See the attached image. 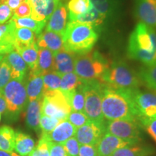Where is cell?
Returning <instances> with one entry per match:
<instances>
[{"mask_svg":"<svg viewBox=\"0 0 156 156\" xmlns=\"http://www.w3.org/2000/svg\"><path fill=\"white\" fill-rule=\"evenodd\" d=\"M101 106L105 119H126L139 122L140 116L128 89H116L106 85L103 90Z\"/></svg>","mask_w":156,"mask_h":156,"instance_id":"obj_1","label":"cell"},{"mask_svg":"<svg viewBox=\"0 0 156 156\" xmlns=\"http://www.w3.org/2000/svg\"><path fill=\"white\" fill-rule=\"evenodd\" d=\"M127 56L145 65L156 62V30L139 23L129 37Z\"/></svg>","mask_w":156,"mask_h":156,"instance_id":"obj_2","label":"cell"},{"mask_svg":"<svg viewBox=\"0 0 156 156\" xmlns=\"http://www.w3.org/2000/svg\"><path fill=\"white\" fill-rule=\"evenodd\" d=\"M64 48L75 54L90 51L99 38L94 25L69 21L64 34Z\"/></svg>","mask_w":156,"mask_h":156,"instance_id":"obj_3","label":"cell"},{"mask_svg":"<svg viewBox=\"0 0 156 156\" xmlns=\"http://www.w3.org/2000/svg\"><path fill=\"white\" fill-rule=\"evenodd\" d=\"M110 67L106 58L98 51L76 54L75 73L83 80L102 82Z\"/></svg>","mask_w":156,"mask_h":156,"instance_id":"obj_4","label":"cell"},{"mask_svg":"<svg viewBox=\"0 0 156 156\" xmlns=\"http://www.w3.org/2000/svg\"><path fill=\"white\" fill-rule=\"evenodd\" d=\"M103 83L116 89L139 88L142 85L138 74L135 73L125 62L116 60L111 64Z\"/></svg>","mask_w":156,"mask_h":156,"instance_id":"obj_5","label":"cell"},{"mask_svg":"<svg viewBox=\"0 0 156 156\" xmlns=\"http://www.w3.org/2000/svg\"><path fill=\"white\" fill-rule=\"evenodd\" d=\"M106 85V84L98 80H83V82L85 93L84 113L90 121L102 124H106L101 106L103 90Z\"/></svg>","mask_w":156,"mask_h":156,"instance_id":"obj_6","label":"cell"},{"mask_svg":"<svg viewBox=\"0 0 156 156\" xmlns=\"http://www.w3.org/2000/svg\"><path fill=\"white\" fill-rule=\"evenodd\" d=\"M72 108L67 95L59 89L44 93L41 114L59 120L67 119Z\"/></svg>","mask_w":156,"mask_h":156,"instance_id":"obj_7","label":"cell"},{"mask_svg":"<svg viewBox=\"0 0 156 156\" xmlns=\"http://www.w3.org/2000/svg\"><path fill=\"white\" fill-rule=\"evenodd\" d=\"M1 91L7 103V109L14 115H18L28 104L25 80L12 79Z\"/></svg>","mask_w":156,"mask_h":156,"instance_id":"obj_8","label":"cell"},{"mask_svg":"<svg viewBox=\"0 0 156 156\" xmlns=\"http://www.w3.org/2000/svg\"><path fill=\"white\" fill-rule=\"evenodd\" d=\"M142 126L139 122L119 119L106 122V132L121 139L138 144L142 141Z\"/></svg>","mask_w":156,"mask_h":156,"instance_id":"obj_9","label":"cell"},{"mask_svg":"<svg viewBox=\"0 0 156 156\" xmlns=\"http://www.w3.org/2000/svg\"><path fill=\"white\" fill-rule=\"evenodd\" d=\"M128 90L140 119L156 117V92L140 90L139 88Z\"/></svg>","mask_w":156,"mask_h":156,"instance_id":"obj_10","label":"cell"},{"mask_svg":"<svg viewBox=\"0 0 156 156\" xmlns=\"http://www.w3.org/2000/svg\"><path fill=\"white\" fill-rule=\"evenodd\" d=\"M106 132V124L90 120L87 124L77 128L75 136L80 145L95 146Z\"/></svg>","mask_w":156,"mask_h":156,"instance_id":"obj_11","label":"cell"},{"mask_svg":"<svg viewBox=\"0 0 156 156\" xmlns=\"http://www.w3.org/2000/svg\"><path fill=\"white\" fill-rule=\"evenodd\" d=\"M134 15L140 23L156 28V0H134Z\"/></svg>","mask_w":156,"mask_h":156,"instance_id":"obj_12","label":"cell"},{"mask_svg":"<svg viewBox=\"0 0 156 156\" xmlns=\"http://www.w3.org/2000/svg\"><path fill=\"white\" fill-rule=\"evenodd\" d=\"M132 145L134 143L106 132L98 142L95 147L98 156H111L116 150Z\"/></svg>","mask_w":156,"mask_h":156,"instance_id":"obj_13","label":"cell"},{"mask_svg":"<svg viewBox=\"0 0 156 156\" xmlns=\"http://www.w3.org/2000/svg\"><path fill=\"white\" fill-rule=\"evenodd\" d=\"M31 7L30 17L36 21L47 22L60 0H27Z\"/></svg>","mask_w":156,"mask_h":156,"instance_id":"obj_14","label":"cell"},{"mask_svg":"<svg viewBox=\"0 0 156 156\" xmlns=\"http://www.w3.org/2000/svg\"><path fill=\"white\" fill-rule=\"evenodd\" d=\"M68 15L67 5L63 2H59L46 23V30L53 31L64 36L67 24Z\"/></svg>","mask_w":156,"mask_h":156,"instance_id":"obj_15","label":"cell"},{"mask_svg":"<svg viewBox=\"0 0 156 156\" xmlns=\"http://www.w3.org/2000/svg\"><path fill=\"white\" fill-rule=\"evenodd\" d=\"M76 54L69 51L62 49L54 53V71L60 75L75 73Z\"/></svg>","mask_w":156,"mask_h":156,"instance_id":"obj_16","label":"cell"},{"mask_svg":"<svg viewBox=\"0 0 156 156\" xmlns=\"http://www.w3.org/2000/svg\"><path fill=\"white\" fill-rule=\"evenodd\" d=\"M4 58L10 68L12 79L25 80L28 67L18 52L13 49L5 54Z\"/></svg>","mask_w":156,"mask_h":156,"instance_id":"obj_17","label":"cell"},{"mask_svg":"<svg viewBox=\"0 0 156 156\" xmlns=\"http://www.w3.org/2000/svg\"><path fill=\"white\" fill-rule=\"evenodd\" d=\"M77 128L75 127L67 119L62 120L48 134H41L48 141L61 143L67 141L69 138L75 136Z\"/></svg>","mask_w":156,"mask_h":156,"instance_id":"obj_18","label":"cell"},{"mask_svg":"<svg viewBox=\"0 0 156 156\" xmlns=\"http://www.w3.org/2000/svg\"><path fill=\"white\" fill-rule=\"evenodd\" d=\"M38 48H46L53 53L64 49V38L57 33L45 30L38 35L36 40Z\"/></svg>","mask_w":156,"mask_h":156,"instance_id":"obj_19","label":"cell"},{"mask_svg":"<svg viewBox=\"0 0 156 156\" xmlns=\"http://www.w3.org/2000/svg\"><path fill=\"white\" fill-rule=\"evenodd\" d=\"M43 98L29 101L27 104L28 106L25 112V123L27 126L36 132L40 129V118L41 115Z\"/></svg>","mask_w":156,"mask_h":156,"instance_id":"obj_20","label":"cell"},{"mask_svg":"<svg viewBox=\"0 0 156 156\" xmlns=\"http://www.w3.org/2000/svg\"><path fill=\"white\" fill-rule=\"evenodd\" d=\"M28 101H34L44 97V81L42 75L30 71L27 81H25Z\"/></svg>","mask_w":156,"mask_h":156,"instance_id":"obj_21","label":"cell"},{"mask_svg":"<svg viewBox=\"0 0 156 156\" xmlns=\"http://www.w3.org/2000/svg\"><path fill=\"white\" fill-rule=\"evenodd\" d=\"M51 71H54V53L46 48H39L36 68L31 72L44 75Z\"/></svg>","mask_w":156,"mask_h":156,"instance_id":"obj_22","label":"cell"},{"mask_svg":"<svg viewBox=\"0 0 156 156\" xmlns=\"http://www.w3.org/2000/svg\"><path fill=\"white\" fill-rule=\"evenodd\" d=\"M138 144L116 150L111 156H151L155 153V150L151 146Z\"/></svg>","mask_w":156,"mask_h":156,"instance_id":"obj_23","label":"cell"},{"mask_svg":"<svg viewBox=\"0 0 156 156\" xmlns=\"http://www.w3.org/2000/svg\"><path fill=\"white\" fill-rule=\"evenodd\" d=\"M36 147L34 140L21 131L15 132V151L21 156H28Z\"/></svg>","mask_w":156,"mask_h":156,"instance_id":"obj_24","label":"cell"},{"mask_svg":"<svg viewBox=\"0 0 156 156\" xmlns=\"http://www.w3.org/2000/svg\"><path fill=\"white\" fill-rule=\"evenodd\" d=\"M69 21L71 22H77L80 23H85L94 25L96 28H98L104 22L105 18L100 13L92 7L91 9L84 14L78 15H69Z\"/></svg>","mask_w":156,"mask_h":156,"instance_id":"obj_25","label":"cell"},{"mask_svg":"<svg viewBox=\"0 0 156 156\" xmlns=\"http://www.w3.org/2000/svg\"><path fill=\"white\" fill-rule=\"evenodd\" d=\"M90 2L105 20L112 18L118 10L119 4L117 0H90Z\"/></svg>","mask_w":156,"mask_h":156,"instance_id":"obj_26","label":"cell"},{"mask_svg":"<svg viewBox=\"0 0 156 156\" xmlns=\"http://www.w3.org/2000/svg\"><path fill=\"white\" fill-rule=\"evenodd\" d=\"M38 46L35 41L28 46L16 50L22 56L30 70H34L36 68L38 58Z\"/></svg>","mask_w":156,"mask_h":156,"instance_id":"obj_27","label":"cell"},{"mask_svg":"<svg viewBox=\"0 0 156 156\" xmlns=\"http://www.w3.org/2000/svg\"><path fill=\"white\" fill-rule=\"evenodd\" d=\"M138 76L142 84L156 92V62L140 68Z\"/></svg>","mask_w":156,"mask_h":156,"instance_id":"obj_28","label":"cell"},{"mask_svg":"<svg viewBox=\"0 0 156 156\" xmlns=\"http://www.w3.org/2000/svg\"><path fill=\"white\" fill-rule=\"evenodd\" d=\"M15 132L9 126L0 127V150L11 153L15 150Z\"/></svg>","mask_w":156,"mask_h":156,"instance_id":"obj_29","label":"cell"},{"mask_svg":"<svg viewBox=\"0 0 156 156\" xmlns=\"http://www.w3.org/2000/svg\"><path fill=\"white\" fill-rule=\"evenodd\" d=\"M14 48H19L28 46L36 41V34L26 28H16L15 30Z\"/></svg>","mask_w":156,"mask_h":156,"instance_id":"obj_30","label":"cell"},{"mask_svg":"<svg viewBox=\"0 0 156 156\" xmlns=\"http://www.w3.org/2000/svg\"><path fill=\"white\" fill-rule=\"evenodd\" d=\"M14 21L16 28H26L33 30L36 36L41 34L44 30L45 25H46V21H36L30 17H17L13 15L11 18Z\"/></svg>","mask_w":156,"mask_h":156,"instance_id":"obj_31","label":"cell"},{"mask_svg":"<svg viewBox=\"0 0 156 156\" xmlns=\"http://www.w3.org/2000/svg\"><path fill=\"white\" fill-rule=\"evenodd\" d=\"M67 95L72 111L79 112H84L85 107V93L83 87V83L77 87L70 92H63Z\"/></svg>","mask_w":156,"mask_h":156,"instance_id":"obj_32","label":"cell"},{"mask_svg":"<svg viewBox=\"0 0 156 156\" xmlns=\"http://www.w3.org/2000/svg\"><path fill=\"white\" fill-rule=\"evenodd\" d=\"M83 83V80L75 73L65 74L62 76L59 90L62 92H70L77 89Z\"/></svg>","mask_w":156,"mask_h":156,"instance_id":"obj_33","label":"cell"},{"mask_svg":"<svg viewBox=\"0 0 156 156\" xmlns=\"http://www.w3.org/2000/svg\"><path fill=\"white\" fill-rule=\"evenodd\" d=\"M16 28L14 21H8L7 23L0 25V44L12 45L14 46L15 30Z\"/></svg>","mask_w":156,"mask_h":156,"instance_id":"obj_34","label":"cell"},{"mask_svg":"<svg viewBox=\"0 0 156 156\" xmlns=\"http://www.w3.org/2000/svg\"><path fill=\"white\" fill-rule=\"evenodd\" d=\"M92 7L90 0H69L67 5L69 15L84 14L89 11Z\"/></svg>","mask_w":156,"mask_h":156,"instance_id":"obj_35","label":"cell"},{"mask_svg":"<svg viewBox=\"0 0 156 156\" xmlns=\"http://www.w3.org/2000/svg\"><path fill=\"white\" fill-rule=\"evenodd\" d=\"M62 75L55 71H51L42 75L44 81V93L48 90L59 89Z\"/></svg>","mask_w":156,"mask_h":156,"instance_id":"obj_36","label":"cell"},{"mask_svg":"<svg viewBox=\"0 0 156 156\" xmlns=\"http://www.w3.org/2000/svg\"><path fill=\"white\" fill-rule=\"evenodd\" d=\"M60 122L61 120L58 119L41 114L40 118V129H41V134H48L53 131Z\"/></svg>","mask_w":156,"mask_h":156,"instance_id":"obj_37","label":"cell"},{"mask_svg":"<svg viewBox=\"0 0 156 156\" xmlns=\"http://www.w3.org/2000/svg\"><path fill=\"white\" fill-rule=\"evenodd\" d=\"M67 120L76 128L80 127L90 121L89 118L85 113L75 112V111H71V112L68 115Z\"/></svg>","mask_w":156,"mask_h":156,"instance_id":"obj_38","label":"cell"},{"mask_svg":"<svg viewBox=\"0 0 156 156\" xmlns=\"http://www.w3.org/2000/svg\"><path fill=\"white\" fill-rule=\"evenodd\" d=\"M139 122L142 127L145 129L147 134L156 142V117H153V118L142 117L140 119Z\"/></svg>","mask_w":156,"mask_h":156,"instance_id":"obj_39","label":"cell"},{"mask_svg":"<svg viewBox=\"0 0 156 156\" xmlns=\"http://www.w3.org/2000/svg\"><path fill=\"white\" fill-rule=\"evenodd\" d=\"M48 142L44 136H41L38 145L28 156H49Z\"/></svg>","mask_w":156,"mask_h":156,"instance_id":"obj_40","label":"cell"},{"mask_svg":"<svg viewBox=\"0 0 156 156\" xmlns=\"http://www.w3.org/2000/svg\"><path fill=\"white\" fill-rule=\"evenodd\" d=\"M12 80L11 70L5 58L0 64V90L4 88Z\"/></svg>","mask_w":156,"mask_h":156,"instance_id":"obj_41","label":"cell"},{"mask_svg":"<svg viewBox=\"0 0 156 156\" xmlns=\"http://www.w3.org/2000/svg\"><path fill=\"white\" fill-rule=\"evenodd\" d=\"M62 145L65 149L67 156H79L80 144L75 136L63 142Z\"/></svg>","mask_w":156,"mask_h":156,"instance_id":"obj_42","label":"cell"},{"mask_svg":"<svg viewBox=\"0 0 156 156\" xmlns=\"http://www.w3.org/2000/svg\"><path fill=\"white\" fill-rule=\"evenodd\" d=\"M13 15L17 17H29L31 15V7L28 1L24 0L15 10H13Z\"/></svg>","mask_w":156,"mask_h":156,"instance_id":"obj_43","label":"cell"},{"mask_svg":"<svg viewBox=\"0 0 156 156\" xmlns=\"http://www.w3.org/2000/svg\"><path fill=\"white\" fill-rule=\"evenodd\" d=\"M13 16V10L6 4H0V25L5 24Z\"/></svg>","mask_w":156,"mask_h":156,"instance_id":"obj_44","label":"cell"},{"mask_svg":"<svg viewBox=\"0 0 156 156\" xmlns=\"http://www.w3.org/2000/svg\"><path fill=\"white\" fill-rule=\"evenodd\" d=\"M48 146H49V156H67L62 144L48 142Z\"/></svg>","mask_w":156,"mask_h":156,"instance_id":"obj_45","label":"cell"},{"mask_svg":"<svg viewBox=\"0 0 156 156\" xmlns=\"http://www.w3.org/2000/svg\"><path fill=\"white\" fill-rule=\"evenodd\" d=\"M79 156H98L95 146L80 145Z\"/></svg>","mask_w":156,"mask_h":156,"instance_id":"obj_46","label":"cell"},{"mask_svg":"<svg viewBox=\"0 0 156 156\" xmlns=\"http://www.w3.org/2000/svg\"><path fill=\"white\" fill-rule=\"evenodd\" d=\"M13 49L15 48L12 45L0 44V55H5Z\"/></svg>","mask_w":156,"mask_h":156,"instance_id":"obj_47","label":"cell"},{"mask_svg":"<svg viewBox=\"0 0 156 156\" xmlns=\"http://www.w3.org/2000/svg\"><path fill=\"white\" fill-rule=\"evenodd\" d=\"M23 1L24 0H7L6 5H8L11 9L15 10Z\"/></svg>","mask_w":156,"mask_h":156,"instance_id":"obj_48","label":"cell"},{"mask_svg":"<svg viewBox=\"0 0 156 156\" xmlns=\"http://www.w3.org/2000/svg\"><path fill=\"white\" fill-rule=\"evenodd\" d=\"M7 109V106L5 98L2 95H0V113H5Z\"/></svg>","mask_w":156,"mask_h":156,"instance_id":"obj_49","label":"cell"},{"mask_svg":"<svg viewBox=\"0 0 156 156\" xmlns=\"http://www.w3.org/2000/svg\"><path fill=\"white\" fill-rule=\"evenodd\" d=\"M0 156H12V155L9 154V153H7V152L1 151V150H0Z\"/></svg>","mask_w":156,"mask_h":156,"instance_id":"obj_50","label":"cell"},{"mask_svg":"<svg viewBox=\"0 0 156 156\" xmlns=\"http://www.w3.org/2000/svg\"><path fill=\"white\" fill-rule=\"evenodd\" d=\"M11 155H12V156H21V155H18V154H17V153H14V152H12V153H11Z\"/></svg>","mask_w":156,"mask_h":156,"instance_id":"obj_51","label":"cell"},{"mask_svg":"<svg viewBox=\"0 0 156 156\" xmlns=\"http://www.w3.org/2000/svg\"><path fill=\"white\" fill-rule=\"evenodd\" d=\"M7 0H0V4H6Z\"/></svg>","mask_w":156,"mask_h":156,"instance_id":"obj_52","label":"cell"},{"mask_svg":"<svg viewBox=\"0 0 156 156\" xmlns=\"http://www.w3.org/2000/svg\"><path fill=\"white\" fill-rule=\"evenodd\" d=\"M4 56H5V55H0V64H1L2 61V60H3Z\"/></svg>","mask_w":156,"mask_h":156,"instance_id":"obj_53","label":"cell"},{"mask_svg":"<svg viewBox=\"0 0 156 156\" xmlns=\"http://www.w3.org/2000/svg\"><path fill=\"white\" fill-rule=\"evenodd\" d=\"M0 95H2V91H1V90H0Z\"/></svg>","mask_w":156,"mask_h":156,"instance_id":"obj_54","label":"cell"},{"mask_svg":"<svg viewBox=\"0 0 156 156\" xmlns=\"http://www.w3.org/2000/svg\"><path fill=\"white\" fill-rule=\"evenodd\" d=\"M0 120H1V113H0Z\"/></svg>","mask_w":156,"mask_h":156,"instance_id":"obj_55","label":"cell"}]
</instances>
